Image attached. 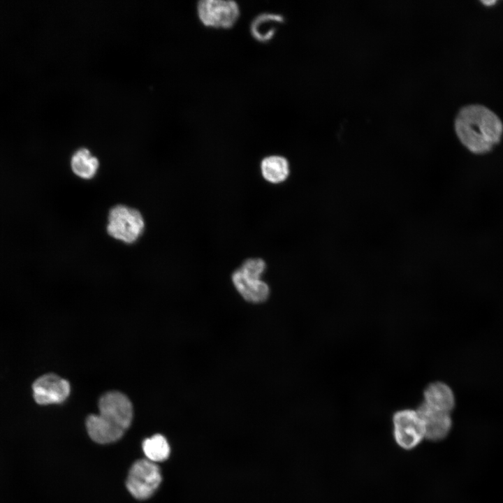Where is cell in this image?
I'll return each mask as SVG.
<instances>
[{"mask_svg":"<svg viewBox=\"0 0 503 503\" xmlns=\"http://www.w3.org/2000/svg\"><path fill=\"white\" fill-rule=\"evenodd\" d=\"M32 389L35 401L41 405L61 403L71 392L68 381L55 374L41 376L34 382Z\"/></svg>","mask_w":503,"mask_h":503,"instance_id":"cell-7","label":"cell"},{"mask_svg":"<svg viewBox=\"0 0 503 503\" xmlns=\"http://www.w3.org/2000/svg\"><path fill=\"white\" fill-rule=\"evenodd\" d=\"M232 282L236 290L248 302H262L269 296V286L265 282L261 279L245 275L238 269L232 274Z\"/></svg>","mask_w":503,"mask_h":503,"instance_id":"cell-9","label":"cell"},{"mask_svg":"<svg viewBox=\"0 0 503 503\" xmlns=\"http://www.w3.org/2000/svg\"><path fill=\"white\" fill-rule=\"evenodd\" d=\"M197 13L206 27L228 29L238 21L240 10L233 0H201L197 3Z\"/></svg>","mask_w":503,"mask_h":503,"instance_id":"cell-5","label":"cell"},{"mask_svg":"<svg viewBox=\"0 0 503 503\" xmlns=\"http://www.w3.org/2000/svg\"><path fill=\"white\" fill-rule=\"evenodd\" d=\"M142 448L146 459L154 463L168 459L170 452L167 439L159 434L145 439L143 442Z\"/></svg>","mask_w":503,"mask_h":503,"instance_id":"cell-14","label":"cell"},{"mask_svg":"<svg viewBox=\"0 0 503 503\" xmlns=\"http://www.w3.org/2000/svg\"><path fill=\"white\" fill-rule=\"evenodd\" d=\"M454 126L462 145L477 154L489 151L500 140L503 132L499 117L487 107L477 104L462 108L455 117Z\"/></svg>","mask_w":503,"mask_h":503,"instance_id":"cell-1","label":"cell"},{"mask_svg":"<svg viewBox=\"0 0 503 503\" xmlns=\"http://www.w3.org/2000/svg\"><path fill=\"white\" fill-rule=\"evenodd\" d=\"M423 422L425 438L438 442L444 439L452 427L450 413L431 408L422 402L416 409Z\"/></svg>","mask_w":503,"mask_h":503,"instance_id":"cell-8","label":"cell"},{"mask_svg":"<svg viewBox=\"0 0 503 503\" xmlns=\"http://www.w3.org/2000/svg\"><path fill=\"white\" fill-rule=\"evenodd\" d=\"M425 403L435 409L450 413L455 405V397L451 388L445 383L433 382L423 392Z\"/></svg>","mask_w":503,"mask_h":503,"instance_id":"cell-10","label":"cell"},{"mask_svg":"<svg viewBox=\"0 0 503 503\" xmlns=\"http://www.w3.org/2000/svg\"><path fill=\"white\" fill-rule=\"evenodd\" d=\"M261 170L263 178L272 184L285 181L290 173L288 160L279 155H270L263 159Z\"/></svg>","mask_w":503,"mask_h":503,"instance_id":"cell-12","label":"cell"},{"mask_svg":"<svg viewBox=\"0 0 503 503\" xmlns=\"http://www.w3.org/2000/svg\"><path fill=\"white\" fill-rule=\"evenodd\" d=\"M144 230L145 221L138 210L124 205H117L110 209L107 232L113 238L132 244L138 240Z\"/></svg>","mask_w":503,"mask_h":503,"instance_id":"cell-3","label":"cell"},{"mask_svg":"<svg viewBox=\"0 0 503 503\" xmlns=\"http://www.w3.org/2000/svg\"><path fill=\"white\" fill-rule=\"evenodd\" d=\"M265 261L259 258H248L238 268L245 275L260 278L265 270Z\"/></svg>","mask_w":503,"mask_h":503,"instance_id":"cell-15","label":"cell"},{"mask_svg":"<svg viewBox=\"0 0 503 503\" xmlns=\"http://www.w3.org/2000/svg\"><path fill=\"white\" fill-rule=\"evenodd\" d=\"M99 414H91L86 420L89 437L99 444L117 441L131 423L133 411L131 401L121 392L110 391L99 399Z\"/></svg>","mask_w":503,"mask_h":503,"instance_id":"cell-2","label":"cell"},{"mask_svg":"<svg viewBox=\"0 0 503 503\" xmlns=\"http://www.w3.org/2000/svg\"><path fill=\"white\" fill-rule=\"evenodd\" d=\"M71 166L73 172L77 176L89 180L95 176L99 162L97 158L92 155L87 149L81 148L73 154Z\"/></svg>","mask_w":503,"mask_h":503,"instance_id":"cell-13","label":"cell"},{"mask_svg":"<svg viewBox=\"0 0 503 503\" xmlns=\"http://www.w3.org/2000/svg\"><path fill=\"white\" fill-rule=\"evenodd\" d=\"M484 5L486 6H491L496 3V1L495 0H486L481 1Z\"/></svg>","mask_w":503,"mask_h":503,"instance_id":"cell-16","label":"cell"},{"mask_svg":"<svg viewBox=\"0 0 503 503\" xmlns=\"http://www.w3.org/2000/svg\"><path fill=\"white\" fill-rule=\"evenodd\" d=\"M284 22L282 15L275 13H261L251 22L249 30L252 37L258 42L267 43L276 34L278 26Z\"/></svg>","mask_w":503,"mask_h":503,"instance_id":"cell-11","label":"cell"},{"mask_svg":"<svg viewBox=\"0 0 503 503\" xmlns=\"http://www.w3.org/2000/svg\"><path fill=\"white\" fill-rule=\"evenodd\" d=\"M393 424L394 439L403 449H414L425 438L423 422L416 409L398 411L393 414Z\"/></svg>","mask_w":503,"mask_h":503,"instance_id":"cell-6","label":"cell"},{"mask_svg":"<svg viewBox=\"0 0 503 503\" xmlns=\"http://www.w3.org/2000/svg\"><path fill=\"white\" fill-rule=\"evenodd\" d=\"M161 473L159 466L147 459L135 462L126 481V486L131 495L138 500L150 497L159 487Z\"/></svg>","mask_w":503,"mask_h":503,"instance_id":"cell-4","label":"cell"}]
</instances>
